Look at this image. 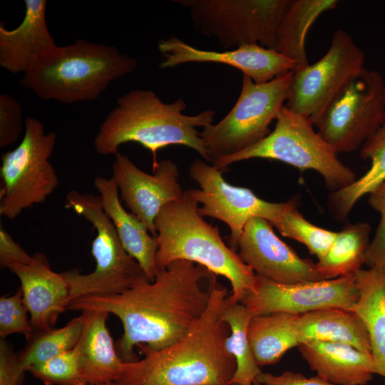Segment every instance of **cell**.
<instances>
[{"label": "cell", "mask_w": 385, "mask_h": 385, "mask_svg": "<svg viewBox=\"0 0 385 385\" xmlns=\"http://www.w3.org/2000/svg\"><path fill=\"white\" fill-rule=\"evenodd\" d=\"M83 329L80 315L59 329L34 332L26 339L24 349L18 354L19 361L26 371L29 366L44 363L78 344Z\"/></svg>", "instance_id": "f546056e"}, {"label": "cell", "mask_w": 385, "mask_h": 385, "mask_svg": "<svg viewBox=\"0 0 385 385\" xmlns=\"http://www.w3.org/2000/svg\"><path fill=\"white\" fill-rule=\"evenodd\" d=\"M29 310L23 299L19 287L15 294L0 298V337L4 339L7 336L19 333L27 339L34 332Z\"/></svg>", "instance_id": "d6a6232c"}, {"label": "cell", "mask_w": 385, "mask_h": 385, "mask_svg": "<svg viewBox=\"0 0 385 385\" xmlns=\"http://www.w3.org/2000/svg\"><path fill=\"white\" fill-rule=\"evenodd\" d=\"M217 277L198 264L175 260L158 270L152 282L143 277L118 294L78 297L68 309L116 316L123 329L116 351L124 362H133L138 359L136 346L143 354L160 350L194 327L207 308Z\"/></svg>", "instance_id": "6da1fadb"}, {"label": "cell", "mask_w": 385, "mask_h": 385, "mask_svg": "<svg viewBox=\"0 0 385 385\" xmlns=\"http://www.w3.org/2000/svg\"><path fill=\"white\" fill-rule=\"evenodd\" d=\"M93 184L99 193L105 213L113 223L126 252L140 265L148 280L153 282L158 270V243L145 225L120 202L118 188L113 178L98 177Z\"/></svg>", "instance_id": "7402d4cb"}, {"label": "cell", "mask_w": 385, "mask_h": 385, "mask_svg": "<svg viewBox=\"0 0 385 385\" xmlns=\"http://www.w3.org/2000/svg\"><path fill=\"white\" fill-rule=\"evenodd\" d=\"M8 269L20 281L34 332L53 329L71 301L68 284L62 273L53 271L42 253L34 254L29 264H15Z\"/></svg>", "instance_id": "ac0fdd59"}, {"label": "cell", "mask_w": 385, "mask_h": 385, "mask_svg": "<svg viewBox=\"0 0 385 385\" xmlns=\"http://www.w3.org/2000/svg\"><path fill=\"white\" fill-rule=\"evenodd\" d=\"M297 315L273 312L252 317L248 337L260 368L277 363L289 349L300 344L294 329Z\"/></svg>", "instance_id": "484cf974"}, {"label": "cell", "mask_w": 385, "mask_h": 385, "mask_svg": "<svg viewBox=\"0 0 385 385\" xmlns=\"http://www.w3.org/2000/svg\"><path fill=\"white\" fill-rule=\"evenodd\" d=\"M65 207L83 217L97 233L91 244L94 270L86 274L77 270L61 272L68 284L71 301L87 296L118 294L146 277L140 265L123 247L99 196L72 190L66 195Z\"/></svg>", "instance_id": "52a82bcc"}, {"label": "cell", "mask_w": 385, "mask_h": 385, "mask_svg": "<svg viewBox=\"0 0 385 385\" xmlns=\"http://www.w3.org/2000/svg\"><path fill=\"white\" fill-rule=\"evenodd\" d=\"M19 145L2 154L0 176V215L10 220L24 210L43 203L59 183L49 158L56 135L46 133L43 123L27 117Z\"/></svg>", "instance_id": "9c48e42d"}, {"label": "cell", "mask_w": 385, "mask_h": 385, "mask_svg": "<svg viewBox=\"0 0 385 385\" xmlns=\"http://www.w3.org/2000/svg\"><path fill=\"white\" fill-rule=\"evenodd\" d=\"M305 116L284 105L274 129L253 145L234 155L218 159L212 165L224 170L236 162L265 158L281 161L300 170H313L324 178L332 191L344 188L356 179V175L337 158V153L313 128Z\"/></svg>", "instance_id": "8992f818"}, {"label": "cell", "mask_w": 385, "mask_h": 385, "mask_svg": "<svg viewBox=\"0 0 385 385\" xmlns=\"http://www.w3.org/2000/svg\"><path fill=\"white\" fill-rule=\"evenodd\" d=\"M370 206L380 215V221L368 247L365 265L369 267L385 266V181L369 193Z\"/></svg>", "instance_id": "836d02e7"}, {"label": "cell", "mask_w": 385, "mask_h": 385, "mask_svg": "<svg viewBox=\"0 0 385 385\" xmlns=\"http://www.w3.org/2000/svg\"><path fill=\"white\" fill-rule=\"evenodd\" d=\"M45 385H86L83 379L76 346L50 360L27 368Z\"/></svg>", "instance_id": "1f68e13d"}, {"label": "cell", "mask_w": 385, "mask_h": 385, "mask_svg": "<svg viewBox=\"0 0 385 385\" xmlns=\"http://www.w3.org/2000/svg\"><path fill=\"white\" fill-rule=\"evenodd\" d=\"M198 203L183 192L163 206L155 220L158 271L175 260L190 261L226 278L231 285L229 299L240 302L254 289L255 274L222 240L219 228L204 220Z\"/></svg>", "instance_id": "277c9868"}, {"label": "cell", "mask_w": 385, "mask_h": 385, "mask_svg": "<svg viewBox=\"0 0 385 385\" xmlns=\"http://www.w3.org/2000/svg\"><path fill=\"white\" fill-rule=\"evenodd\" d=\"M220 317L230 328L225 347L236 362L231 385H253L262 371L256 362L248 337V327L252 316L242 303L232 302L228 295Z\"/></svg>", "instance_id": "f1b7e54d"}, {"label": "cell", "mask_w": 385, "mask_h": 385, "mask_svg": "<svg viewBox=\"0 0 385 385\" xmlns=\"http://www.w3.org/2000/svg\"><path fill=\"white\" fill-rule=\"evenodd\" d=\"M385 118V80L365 67L329 103L314 123L336 153L361 148Z\"/></svg>", "instance_id": "8fae6325"}, {"label": "cell", "mask_w": 385, "mask_h": 385, "mask_svg": "<svg viewBox=\"0 0 385 385\" xmlns=\"http://www.w3.org/2000/svg\"><path fill=\"white\" fill-rule=\"evenodd\" d=\"M361 157L369 160V169L349 186L334 191L329 207L337 220L346 217L356 202L385 181V118L379 128L363 143Z\"/></svg>", "instance_id": "4316f807"}, {"label": "cell", "mask_w": 385, "mask_h": 385, "mask_svg": "<svg viewBox=\"0 0 385 385\" xmlns=\"http://www.w3.org/2000/svg\"><path fill=\"white\" fill-rule=\"evenodd\" d=\"M365 54L344 29L334 31L327 53L293 71L285 107L313 123L344 86L364 68Z\"/></svg>", "instance_id": "7c38bea8"}, {"label": "cell", "mask_w": 385, "mask_h": 385, "mask_svg": "<svg viewBox=\"0 0 385 385\" xmlns=\"http://www.w3.org/2000/svg\"><path fill=\"white\" fill-rule=\"evenodd\" d=\"M161 53V68L188 63H216L230 66L242 72L257 83L271 81L284 72L294 71L297 64L274 49L258 44L243 45L224 51L196 48L172 36L158 43Z\"/></svg>", "instance_id": "e0dca14e"}, {"label": "cell", "mask_w": 385, "mask_h": 385, "mask_svg": "<svg viewBox=\"0 0 385 385\" xmlns=\"http://www.w3.org/2000/svg\"><path fill=\"white\" fill-rule=\"evenodd\" d=\"M33 256L29 255L11 235L0 226V267L9 268L15 264L27 265L31 262Z\"/></svg>", "instance_id": "8d00e7d4"}, {"label": "cell", "mask_w": 385, "mask_h": 385, "mask_svg": "<svg viewBox=\"0 0 385 385\" xmlns=\"http://www.w3.org/2000/svg\"><path fill=\"white\" fill-rule=\"evenodd\" d=\"M22 130V108L9 94L0 96V148H5L15 142Z\"/></svg>", "instance_id": "e575fe53"}, {"label": "cell", "mask_w": 385, "mask_h": 385, "mask_svg": "<svg viewBox=\"0 0 385 385\" xmlns=\"http://www.w3.org/2000/svg\"><path fill=\"white\" fill-rule=\"evenodd\" d=\"M116 103L94 138V148L99 155H115L122 144L135 142L151 153L153 168L158 163L159 150L179 145L194 150L212 163L197 128L212 124L214 111L185 115L187 105L183 99L165 103L149 89L132 90Z\"/></svg>", "instance_id": "3957f363"}, {"label": "cell", "mask_w": 385, "mask_h": 385, "mask_svg": "<svg viewBox=\"0 0 385 385\" xmlns=\"http://www.w3.org/2000/svg\"><path fill=\"white\" fill-rule=\"evenodd\" d=\"M280 234L304 245L318 260L328 252L337 232L319 227L307 221L298 211L297 201L292 199L281 218L273 225Z\"/></svg>", "instance_id": "4dcf8cb0"}, {"label": "cell", "mask_w": 385, "mask_h": 385, "mask_svg": "<svg viewBox=\"0 0 385 385\" xmlns=\"http://www.w3.org/2000/svg\"><path fill=\"white\" fill-rule=\"evenodd\" d=\"M97 385H115L113 383H104V384H97Z\"/></svg>", "instance_id": "f35d334b"}, {"label": "cell", "mask_w": 385, "mask_h": 385, "mask_svg": "<svg viewBox=\"0 0 385 385\" xmlns=\"http://www.w3.org/2000/svg\"><path fill=\"white\" fill-rule=\"evenodd\" d=\"M232 385H235V384H232ZM253 385H261V384H259V383H257V382H256V381H255V383L253 384Z\"/></svg>", "instance_id": "ab89813d"}, {"label": "cell", "mask_w": 385, "mask_h": 385, "mask_svg": "<svg viewBox=\"0 0 385 385\" xmlns=\"http://www.w3.org/2000/svg\"><path fill=\"white\" fill-rule=\"evenodd\" d=\"M17 353L4 339L0 342V385H21L24 372Z\"/></svg>", "instance_id": "d590c367"}, {"label": "cell", "mask_w": 385, "mask_h": 385, "mask_svg": "<svg viewBox=\"0 0 385 385\" xmlns=\"http://www.w3.org/2000/svg\"><path fill=\"white\" fill-rule=\"evenodd\" d=\"M108 314L102 311L81 312L83 329L76 347L81 373L86 385L114 383L122 372L124 361L107 327Z\"/></svg>", "instance_id": "44dd1931"}, {"label": "cell", "mask_w": 385, "mask_h": 385, "mask_svg": "<svg viewBox=\"0 0 385 385\" xmlns=\"http://www.w3.org/2000/svg\"><path fill=\"white\" fill-rule=\"evenodd\" d=\"M354 274L359 297L353 311L366 327L375 374L385 378V266Z\"/></svg>", "instance_id": "cb8c5ba5"}, {"label": "cell", "mask_w": 385, "mask_h": 385, "mask_svg": "<svg viewBox=\"0 0 385 385\" xmlns=\"http://www.w3.org/2000/svg\"><path fill=\"white\" fill-rule=\"evenodd\" d=\"M294 329L300 344L310 341L342 342L371 355L366 327L353 310L328 308L298 314Z\"/></svg>", "instance_id": "603a6c76"}, {"label": "cell", "mask_w": 385, "mask_h": 385, "mask_svg": "<svg viewBox=\"0 0 385 385\" xmlns=\"http://www.w3.org/2000/svg\"><path fill=\"white\" fill-rule=\"evenodd\" d=\"M355 274L332 279L279 284L255 274V284L240 302L252 317L273 312L302 314L328 308L353 310L359 299Z\"/></svg>", "instance_id": "5bb4252c"}, {"label": "cell", "mask_w": 385, "mask_h": 385, "mask_svg": "<svg viewBox=\"0 0 385 385\" xmlns=\"http://www.w3.org/2000/svg\"><path fill=\"white\" fill-rule=\"evenodd\" d=\"M371 227L367 222L347 223L327 254L316 263L323 279L355 274L365 265Z\"/></svg>", "instance_id": "83f0119b"}, {"label": "cell", "mask_w": 385, "mask_h": 385, "mask_svg": "<svg viewBox=\"0 0 385 385\" xmlns=\"http://www.w3.org/2000/svg\"><path fill=\"white\" fill-rule=\"evenodd\" d=\"M317 375L335 385H366L375 374L371 355L337 342L310 341L298 346Z\"/></svg>", "instance_id": "ffe728a7"}, {"label": "cell", "mask_w": 385, "mask_h": 385, "mask_svg": "<svg viewBox=\"0 0 385 385\" xmlns=\"http://www.w3.org/2000/svg\"><path fill=\"white\" fill-rule=\"evenodd\" d=\"M292 76L290 71L257 83L242 74L241 91L232 108L220 121L200 132L212 163L253 145L270 133L269 126L286 102Z\"/></svg>", "instance_id": "ba28073f"}, {"label": "cell", "mask_w": 385, "mask_h": 385, "mask_svg": "<svg viewBox=\"0 0 385 385\" xmlns=\"http://www.w3.org/2000/svg\"><path fill=\"white\" fill-rule=\"evenodd\" d=\"M222 172L207 162L194 160L189 174L199 184L200 188L189 189L184 193L202 205L198 208L202 217L218 219L227 224L230 230V247L236 251L238 239L251 219L263 218L273 226L282 216L288 201L264 200L248 188L228 183Z\"/></svg>", "instance_id": "4fadbf2b"}, {"label": "cell", "mask_w": 385, "mask_h": 385, "mask_svg": "<svg viewBox=\"0 0 385 385\" xmlns=\"http://www.w3.org/2000/svg\"><path fill=\"white\" fill-rule=\"evenodd\" d=\"M237 253L257 276L279 284L323 280L316 263L302 258L263 218L251 219L237 244Z\"/></svg>", "instance_id": "9a60e30c"}, {"label": "cell", "mask_w": 385, "mask_h": 385, "mask_svg": "<svg viewBox=\"0 0 385 385\" xmlns=\"http://www.w3.org/2000/svg\"><path fill=\"white\" fill-rule=\"evenodd\" d=\"M255 381L261 385H335L318 375L307 377L292 371H285L279 375L261 372Z\"/></svg>", "instance_id": "74e56055"}, {"label": "cell", "mask_w": 385, "mask_h": 385, "mask_svg": "<svg viewBox=\"0 0 385 385\" xmlns=\"http://www.w3.org/2000/svg\"><path fill=\"white\" fill-rule=\"evenodd\" d=\"M121 200L156 236L155 220L161 208L183 195L179 183V170L171 160H163L153 168V174L143 172L131 160L119 151L115 154L112 177Z\"/></svg>", "instance_id": "2e32d148"}, {"label": "cell", "mask_w": 385, "mask_h": 385, "mask_svg": "<svg viewBox=\"0 0 385 385\" xmlns=\"http://www.w3.org/2000/svg\"><path fill=\"white\" fill-rule=\"evenodd\" d=\"M137 60L118 48L78 39L56 46L20 83L39 98L63 103L96 100L113 81L135 71Z\"/></svg>", "instance_id": "5b68a950"}, {"label": "cell", "mask_w": 385, "mask_h": 385, "mask_svg": "<svg viewBox=\"0 0 385 385\" xmlns=\"http://www.w3.org/2000/svg\"><path fill=\"white\" fill-rule=\"evenodd\" d=\"M25 15L19 26L0 25V66L12 73H28L56 46L46 21V0H25Z\"/></svg>", "instance_id": "d6986e66"}, {"label": "cell", "mask_w": 385, "mask_h": 385, "mask_svg": "<svg viewBox=\"0 0 385 385\" xmlns=\"http://www.w3.org/2000/svg\"><path fill=\"white\" fill-rule=\"evenodd\" d=\"M290 0H175L196 29L227 49L258 44L274 49Z\"/></svg>", "instance_id": "30bf717a"}, {"label": "cell", "mask_w": 385, "mask_h": 385, "mask_svg": "<svg viewBox=\"0 0 385 385\" xmlns=\"http://www.w3.org/2000/svg\"><path fill=\"white\" fill-rule=\"evenodd\" d=\"M229 293L217 281L207 309L173 344L124 362L115 385H231L236 370L225 347L230 328L220 317Z\"/></svg>", "instance_id": "7a4b0ae2"}, {"label": "cell", "mask_w": 385, "mask_h": 385, "mask_svg": "<svg viewBox=\"0 0 385 385\" xmlns=\"http://www.w3.org/2000/svg\"><path fill=\"white\" fill-rule=\"evenodd\" d=\"M338 2L337 0H290L278 27L274 50L294 61L297 68L308 66L304 46L307 31L322 14L334 9Z\"/></svg>", "instance_id": "d4e9b609"}]
</instances>
